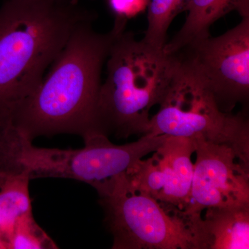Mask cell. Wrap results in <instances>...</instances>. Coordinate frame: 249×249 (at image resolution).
<instances>
[{
    "label": "cell",
    "mask_w": 249,
    "mask_h": 249,
    "mask_svg": "<svg viewBox=\"0 0 249 249\" xmlns=\"http://www.w3.org/2000/svg\"><path fill=\"white\" fill-rule=\"evenodd\" d=\"M92 19L77 0H4L0 8V123L11 120L73 31Z\"/></svg>",
    "instance_id": "obj_2"
},
{
    "label": "cell",
    "mask_w": 249,
    "mask_h": 249,
    "mask_svg": "<svg viewBox=\"0 0 249 249\" xmlns=\"http://www.w3.org/2000/svg\"><path fill=\"white\" fill-rule=\"evenodd\" d=\"M7 124H11V123H7ZM4 124H1V125H0V127H1V126L4 125Z\"/></svg>",
    "instance_id": "obj_17"
},
{
    "label": "cell",
    "mask_w": 249,
    "mask_h": 249,
    "mask_svg": "<svg viewBox=\"0 0 249 249\" xmlns=\"http://www.w3.org/2000/svg\"><path fill=\"white\" fill-rule=\"evenodd\" d=\"M83 22L73 31L38 88L10 121L26 138L97 133L96 111L101 71L116 36L126 21L116 19L107 34Z\"/></svg>",
    "instance_id": "obj_1"
},
{
    "label": "cell",
    "mask_w": 249,
    "mask_h": 249,
    "mask_svg": "<svg viewBox=\"0 0 249 249\" xmlns=\"http://www.w3.org/2000/svg\"><path fill=\"white\" fill-rule=\"evenodd\" d=\"M195 151L193 139L168 136L151 157L139 160L126 177L132 186L182 219L191 195Z\"/></svg>",
    "instance_id": "obj_9"
},
{
    "label": "cell",
    "mask_w": 249,
    "mask_h": 249,
    "mask_svg": "<svg viewBox=\"0 0 249 249\" xmlns=\"http://www.w3.org/2000/svg\"><path fill=\"white\" fill-rule=\"evenodd\" d=\"M178 65L176 55L121 31L108 54L107 78L98 94L97 133L118 139L147 134L150 109L161 102Z\"/></svg>",
    "instance_id": "obj_3"
},
{
    "label": "cell",
    "mask_w": 249,
    "mask_h": 249,
    "mask_svg": "<svg viewBox=\"0 0 249 249\" xmlns=\"http://www.w3.org/2000/svg\"><path fill=\"white\" fill-rule=\"evenodd\" d=\"M190 231L194 249H248L249 205L206 209Z\"/></svg>",
    "instance_id": "obj_10"
},
{
    "label": "cell",
    "mask_w": 249,
    "mask_h": 249,
    "mask_svg": "<svg viewBox=\"0 0 249 249\" xmlns=\"http://www.w3.org/2000/svg\"><path fill=\"white\" fill-rule=\"evenodd\" d=\"M232 11L242 18H249V0H191L183 27L163 52L175 54L187 46L210 37V29L216 21Z\"/></svg>",
    "instance_id": "obj_11"
},
{
    "label": "cell",
    "mask_w": 249,
    "mask_h": 249,
    "mask_svg": "<svg viewBox=\"0 0 249 249\" xmlns=\"http://www.w3.org/2000/svg\"><path fill=\"white\" fill-rule=\"evenodd\" d=\"M7 249H55L58 246L37 224L33 214L18 222L6 240Z\"/></svg>",
    "instance_id": "obj_14"
},
{
    "label": "cell",
    "mask_w": 249,
    "mask_h": 249,
    "mask_svg": "<svg viewBox=\"0 0 249 249\" xmlns=\"http://www.w3.org/2000/svg\"><path fill=\"white\" fill-rule=\"evenodd\" d=\"M179 61V60H178ZM147 134L228 145L249 168V124L242 114L224 112L199 77L179 61Z\"/></svg>",
    "instance_id": "obj_5"
},
{
    "label": "cell",
    "mask_w": 249,
    "mask_h": 249,
    "mask_svg": "<svg viewBox=\"0 0 249 249\" xmlns=\"http://www.w3.org/2000/svg\"><path fill=\"white\" fill-rule=\"evenodd\" d=\"M173 55L199 77L224 112L248 102L249 18L222 35L210 36Z\"/></svg>",
    "instance_id": "obj_7"
},
{
    "label": "cell",
    "mask_w": 249,
    "mask_h": 249,
    "mask_svg": "<svg viewBox=\"0 0 249 249\" xmlns=\"http://www.w3.org/2000/svg\"><path fill=\"white\" fill-rule=\"evenodd\" d=\"M196 142V163L189 201L182 214L190 228L206 209L249 205V168L231 147L201 139Z\"/></svg>",
    "instance_id": "obj_8"
},
{
    "label": "cell",
    "mask_w": 249,
    "mask_h": 249,
    "mask_svg": "<svg viewBox=\"0 0 249 249\" xmlns=\"http://www.w3.org/2000/svg\"><path fill=\"white\" fill-rule=\"evenodd\" d=\"M0 249H6V246L1 237H0Z\"/></svg>",
    "instance_id": "obj_16"
},
{
    "label": "cell",
    "mask_w": 249,
    "mask_h": 249,
    "mask_svg": "<svg viewBox=\"0 0 249 249\" xmlns=\"http://www.w3.org/2000/svg\"><path fill=\"white\" fill-rule=\"evenodd\" d=\"M190 2L191 0H150L147 27L142 40L163 49L170 24L178 14L187 11Z\"/></svg>",
    "instance_id": "obj_13"
},
{
    "label": "cell",
    "mask_w": 249,
    "mask_h": 249,
    "mask_svg": "<svg viewBox=\"0 0 249 249\" xmlns=\"http://www.w3.org/2000/svg\"><path fill=\"white\" fill-rule=\"evenodd\" d=\"M30 180L24 170L0 168V237L5 245L16 224L32 214Z\"/></svg>",
    "instance_id": "obj_12"
},
{
    "label": "cell",
    "mask_w": 249,
    "mask_h": 249,
    "mask_svg": "<svg viewBox=\"0 0 249 249\" xmlns=\"http://www.w3.org/2000/svg\"><path fill=\"white\" fill-rule=\"evenodd\" d=\"M125 175L98 195L112 235V249H194L186 223L132 186Z\"/></svg>",
    "instance_id": "obj_6"
},
{
    "label": "cell",
    "mask_w": 249,
    "mask_h": 249,
    "mask_svg": "<svg viewBox=\"0 0 249 249\" xmlns=\"http://www.w3.org/2000/svg\"><path fill=\"white\" fill-rule=\"evenodd\" d=\"M8 123H11V122H8ZM7 124V123H4V124H0V125H1V124ZM16 129H17V128H16Z\"/></svg>",
    "instance_id": "obj_18"
},
{
    "label": "cell",
    "mask_w": 249,
    "mask_h": 249,
    "mask_svg": "<svg viewBox=\"0 0 249 249\" xmlns=\"http://www.w3.org/2000/svg\"><path fill=\"white\" fill-rule=\"evenodd\" d=\"M149 3L150 0H109V6L116 19L126 21L144 12Z\"/></svg>",
    "instance_id": "obj_15"
},
{
    "label": "cell",
    "mask_w": 249,
    "mask_h": 249,
    "mask_svg": "<svg viewBox=\"0 0 249 249\" xmlns=\"http://www.w3.org/2000/svg\"><path fill=\"white\" fill-rule=\"evenodd\" d=\"M167 137L146 134L137 142L116 145L107 136L94 133L83 138V148L61 150L34 146L32 141L12 127L0 138V164L24 170L31 180L52 178L83 181L100 194L161 146Z\"/></svg>",
    "instance_id": "obj_4"
}]
</instances>
